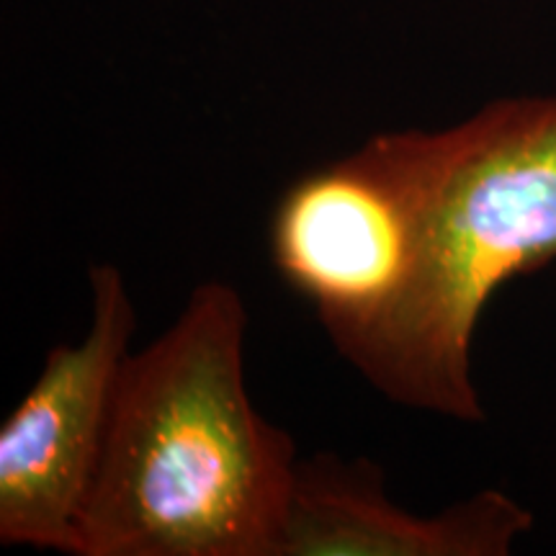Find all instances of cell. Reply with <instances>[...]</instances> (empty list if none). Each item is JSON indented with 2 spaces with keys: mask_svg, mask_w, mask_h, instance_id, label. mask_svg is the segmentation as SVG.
I'll return each instance as SVG.
<instances>
[{
  "mask_svg": "<svg viewBox=\"0 0 556 556\" xmlns=\"http://www.w3.org/2000/svg\"><path fill=\"white\" fill-rule=\"evenodd\" d=\"M90 328L54 345L0 428V544L75 554L137 312L122 270L96 263Z\"/></svg>",
  "mask_w": 556,
  "mask_h": 556,
  "instance_id": "obj_4",
  "label": "cell"
},
{
  "mask_svg": "<svg viewBox=\"0 0 556 556\" xmlns=\"http://www.w3.org/2000/svg\"><path fill=\"white\" fill-rule=\"evenodd\" d=\"M422 131H387L299 176L270 217V258L338 353L387 315L415 263Z\"/></svg>",
  "mask_w": 556,
  "mask_h": 556,
  "instance_id": "obj_3",
  "label": "cell"
},
{
  "mask_svg": "<svg viewBox=\"0 0 556 556\" xmlns=\"http://www.w3.org/2000/svg\"><path fill=\"white\" fill-rule=\"evenodd\" d=\"M533 516L482 490L438 516L407 513L366 456H299L278 556H507Z\"/></svg>",
  "mask_w": 556,
  "mask_h": 556,
  "instance_id": "obj_5",
  "label": "cell"
},
{
  "mask_svg": "<svg viewBox=\"0 0 556 556\" xmlns=\"http://www.w3.org/2000/svg\"><path fill=\"white\" fill-rule=\"evenodd\" d=\"M245 328L206 281L124 358L73 556H278L299 454L248 397Z\"/></svg>",
  "mask_w": 556,
  "mask_h": 556,
  "instance_id": "obj_1",
  "label": "cell"
},
{
  "mask_svg": "<svg viewBox=\"0 0 556 556\" xmlns=\"http://www.w3.org/2000/svg\"><path fill=\"white\" fill-rule=\"evenodd\" d=\"M556 261V96L503 99L422 131L405 291L340 351L397 405L482 422L471 343L495 291Z\"/></svg>",
  "mask_w": 556,
  "mask_h": 556,
  "instance_id": "obj_2",
  "label": "cell"
}]
</instances>
